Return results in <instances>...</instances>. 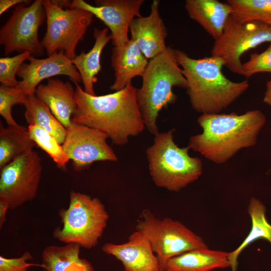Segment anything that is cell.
<instances>
[{"instance_id":"cell-5","label":"cell","mask_w":271,"mask_h":271,"mask_svg":"<svg viewBox=\"0 0 271 271\" xmlns=\"http://www.w3.org/2000/svg\"><path fill=\"white\" fill-rule=\"evenodd\" d=\"M189 150L174 142L173 130L155 135L146 155L150 175L157 186L178 192L199 178L203 172L202 162L191 157Z\"/></svg>"},{"instance_id":"cell-35","label":"cell","mask_w":271,"mask_h":271,"mask_svg":"<svg viewBox=\"0 0 271 271\" xmlns=\"http://www.w3.org/2000/svg\"><path fill=\"white\" fill-rule=\"evenodd\" d=\"M263 102L271 107V80L266 82V88L263 97Z\"/></svg>"},{"instance_id":"cell-17","label":"cell","mask_w":271,"mask_h":271,"mask_svg":"<svg viewBox=\"0 0 271 271\" xmlns=\"http://www.w3.org/2000/svg\"><path fill=\"white\" fill-rule=\"evenodd\" d=\"M148 60L131 38L123 46L113 47L111 65L115 78L110 89L114 92L120 90L133 78L142 77L148 64Z\"/></svg>"},{"instance_id":"cell-4","label":"cell","mask_w":271,"mask_h":271,"mask_svg":"<svg viewBox=\"0 0 271 271\" xmlns=\"http://www.w3.org/2000/svg\"><path fill=\"white\" fill-rule=\"evenodd\" d=\"M179 66L175 49L167 46L150 60L142 76V86L137 89V103L145 127L154 136L159 132L157 120L159 112L177 99L173 87L187 88Z\"/></svg>"},{"instance_id":"cell-16","label":"cell","mask_w":271,"mask_h":271,"mask_svg":"<svg viewBox=\"0 0 271 271\" xmlns=\"http://www.w3.org/2000/svg\"><path fill=\"white\" fill-rule=\"evenodd\" d=\"M160 3L159 0H154L150 14L134 18L129 26L131 38L147 59H151L167 47L165 40L168 33L160 14Z\"/></svg>"},{"instance_id":"cell-24","label":"cell","mask_w":271,"mask_h":271,"mask_svg":"<svg viewBox=\"0 0 271 271\" xmlns=\"http://www.w3.org/2000/svg\"><path fill=\"white\" fill-rule=\"evenodd\" d=\"M24 105L26 121L29 125H36L52 134L62 145L67 129L60 123L47 105L39 100L35 94L26 97Z\"/></svg>"},{"instance_id":"cell-11","label":"cell","mask_w":271,"mask_h":271,"mask_svg":"<svg viewBox=\"0 0 271 271\" xmlns=\"http://www.w3.org/2000/svg\"><path fill=\"white\" fill-rule=\"evenodd\" d=\"M41 159L33 150L15 159L1 170L0 201L13 210L37 196L42 173Z\"/></svg>"},{"instance_id":"cell-10","label":"cell","mask_w":271,"mask_h":271,"mask_svg":"<svg viewBox=\"0 0 271 271\" xmlns=\"http://www.w3.org/2000/svg\"><path fill=\"white\" fill-rule=\"evenodd\" d=\"M45 17L42 0H36L28 6H16L0 29V44L5 55L29 52L34 57L43 55L45 49L39 40L38 32Z\"/></svg>"},{"instance_id":"cell-22","label":"cell","mask_w":271,"mask_h":271,"mask_svg":"<svg viewBox=\"0 0 271 271\" xmlns=\"http://www.w3.org/2000/svg\"><path fill=\"white\" fill-rule=\"evenodd\" d=\"M36 145L28 128L18 124L5 127L0 125V169L15 159L33 150Z\"/></svg>"},{"instance_id":"cell-20","label":"cell","mask_w":271,"mask_h":271,"mask_svg":"<svg viewBox=\"0 0 271 271\" xmlns=\"http://www.w3.org/2000/svg\"><path fill=\"white\" fill-rule=\"evenodd\" d=\"M229 252L196 249L173 257L166 263L164 271H211L231 267Z\"/></svg>"},{"instance_id":"cell-32","label":"cell","mask_w":271,"mask_h":271,"mask_svg":"<svg viewBox=\"0 0 271 271\" xmlns=\"http://www.w3.org/2000/svg\"><path fill=\"white\" fill-rule=\"evenodd\" d=\"M65 271H94V269L88 260L80 258L78 261L72 263Z\"/></svg>"},{"instance_id":"cell-9","label":"cell","mask_w":271,"mask_h":271,"mask_svg":"<svg viewBox=\"0 0 271 271\" xmlns=\"http://www.w3.org/2000/svg\"><path fill=\"white\" fill-rule=\"evenodd\" d=\"M266 42H271L270 25L259 21L242 22L231 15L222 35L215 40L211 56L221 59L231 72L243 76L241 56Z\"/></svg>"},{"instance_id":"cell-6","label":"cell","mask_w":271,"mask_h":271,"mask_svg":"<svg viewBox=\"0 0 271 271\" xmlns=\"http://www.w3.org/2000/svg\"><path fill=\"white\" fill-rule=\"evenodd\" d=\"M62 226L56 228L54 237L65 243H76L86 249L97 244L105 228L108 214L97 198L74 191L70 193L67 209L59 211Z\"/></svg>"},{"instance_id":"cell-18","label":"cell","mask_w":271,"mask_h":271,"mask_svg":"<svg viewBox=\"0 0 271 271\" xmlns=\"http://www.w3.org/2000/svg\"><path fill=\"white\" fill-rule=\"evenodd\" d=\"M35 95L66 129L70 126L77 104L75 89L69 82L50 78L47 84L37 87Z\"/></svg>"},{"instance_id":"cell-19","label":"cell","mask_w":271,"mask_h":271,"mask_svg":"<svg viewBox=\"0 0 271 271\" xmlns=\"http://www.w3.org/2000/svg\"><path fill=\"white\" fill-rule=\"evenodd\" d=\"M185 4L190 18L215 40L222 35L226 22L233 13L229 3L218 0H186Z\"/></svg>"},{"instance_id":"cell-1","label":"cell","mask_w":271,"mask_h":271,"mask_svg":"<svg viewBox=\"0 0 271 271\" xmlns=\"http://www.w3.org/2000/svg\"><path fill=\"white\" fill-rule=\"evenodd\" d=\"M76 109L72 121L98 129L112 143L123 146L129 137L146 128L137 100V89L129 83L123 89L97 96L86 93L75 84Z\"/></svg>"},{"instance_id":"cell-12","label":"cell","mask_w":271,"mask_h":271,"mask_svg":"<svg viewBox=\"0 0 271 271\" xmlns=\"http://www.w3.org/2000/svg\"><path fill=\"white\" fill-rule=\"evenodd\" d=\"M104 132L72 121L67 128L62 147L73 169L77 172L88 168L94 162L117 160L114 151L107 144Z\"/></svg>"},{"instance_id":"cell-8","label":"cell","mask_w":271,"mask_h":271,"mask_svg":"<svg viewBox=\"0 0 271 271\" xmlns=\"http://www.w3.org/2000/svg\"><path fill=\"white\" fill-rule=\"evenodd\" d=\"M137 230L150 241L157 254L160 271L169 259L185 252L208 246L203 239L181 222L170 218L158 219L148 210L143 213Z\"/></svg>"},{"instance_id":"cell-13","label":"cell","mask_w":271,"mask_h":271,"mask_svg":"<svg viewBox=\"0 0 271 271\" xmlns=\"http://www.w3.org/2000/svg\"><path fill=\"white\" fill-rule=\"evenodd\" d=\"M144 0H95L91 5L83 0H74L70 8H79L91 13L102 21L111 32L114 47L125 44L132 21L142 16L140 10Z\"/></svg>"},{"instance_id":"cell-15","label":"cell","mask_w":271,"mask_h":271,"mask_svg":"<svg viewBox=\"0 0 271 271\" xmlns=\"http://www.w3.org/2000/svg\"><path fill=\"white\" fill-rule=\"evenodd\" d=\"M106 253L119 260L124 271H160L158 259L147 237L137 230L124 243H107L102 247Z\"/></svg>"},{"instance_id":"cell-2","label":"cell","mask_w":271,"mask_h":271,"mask_svg":"<svg viewBox=\"0 0 271 271\" xmlns=\"http://www.w3.org/2000/svg\"><path fill=\"white\" fill-rule=\"evenodd\" d=\"M266 121L259 110L238 114H202L197 122L201 133L190 138L188 147L217 164L226 162L239 150L254 146Z\"/></svg>"},{"instance_id":"cell-3","label":"cell","mask_w":271,"mask_h":271,"mask_svg":"<svg viewBox=\"0 0 271 271\" xmlns=\"http://www.w3.org/2000/svg\"><path fill=\"white\" fill-rule=\"evenodd\" d=\"M187 82V93L192 108L202 114L220 113L249 87L247 80L234 82L222 71L223 61L214 56L194 59L175 50Z\"/></svg>"},{"instance_id":"cell-26","label":"cell","mask_w":271,"mask_h":271,"mask_svg":"<svg viewBox=\"0 0 271 271\" xmlns=\"http://www.w3.org/2000/svg\"><path fill=\"white\" fill-rule=\"evenodd\" d=\"M232 15L244 22L259 21L271 25V0H227Z\"/></svg>"},{"instance_id":"cell-14","label":"cell","mask_w":271,"mask_h":271,"mask_svg":"<svg viewBox=\"0 0 271 271\" xmlns=\"http://www.w3.org/2000/svg\"><path fill=\"white\" fill-rule=\"evenodd\" d=\"M28 63H23L17 76L22 79L15 89L23 97L35 94L40 83L57 75H65L75 84L81 81L80 74L72 60L63 52H55L48 57L39 59L30 56Z\"/></svg>"},{"instance_id":"cell-21","label":"cell","mask_w":271,"mask_h":271,"mask_svg":"<svg viewBox=\"0 0 271 271\" xmlns=\"http://www.w3.org/2000/svg\"><path fill=\"white\" fill-rule=\"evenodd\" d=\"M108 29H95L93 37L95 42L92 49L87 53L82 52L72 60V62L78 70L84 91L90 95H96L94 84L97 81L96 75L101 70L100 56L106 45L111 40L108 34Z\"/></svg>"},{"instance_id":"cell-33","label":"cell","mask_w":271,"mask_h":271,"mask_svg":"<svg viewBox=\"0 0 271 271\" xmlns=\"http://www.w3.org/2000/svg\"><path fill=\"white\" fill-rule=\"evenodd\" d=\"M29 1L26 0H1L0 1V15L14 6L27 3Z\"/></svg>"},{"instance_id":"cell-29","label":"cell","mask_w":271,"mask_h":271,"mask_svg":"<svg viewBox=\"0 0 271 271\" xmlns=\"http://www.w3.org/2000/svg\"><path fill=\"white\" fill-rule=\"evenodd\" d=\"M26 97L21 96L14 88L0 86V114L8 125L19 124L12 116V108L16 104H24Z\"/></svg>"},{"instance_id":"cell-23","label":"cell","mask_w":271,"mask_h":271,"mask_svg":"<svg viewBox=\"0 0 271 271\" xmlns=\"http://www.w3.org/2000/svg\"><path fill=\"white\" fill-rule=\"evenodd\" d=\"M251 220L250 231L243 242L233 251L229 252V259L232 271H236L239 255L248 245L254 241L263 238L271 244V224L265 217V207L258 199L252 197L247 208Z\"/></svg>"},{"instance_id":"cell-31","label":"cell","mask_w":271,"mask_h":271,"mask_svg":"<svg viewBox=\"0 0 271 271\" xmlns=\"http://www.w3.org/2000/svg\"><path fill=\"white\" fill-rule=\"evenodd\" d=\"M33 258L31 253L26 251L19 257L7 258L3 255L0 256V271H29L28 267L31 266H39L42 265L28 262Z\"/></svg>"},{"instance_id":"cell-27","label":"cell","mask_w":271,"mask_h":271,"mask_svg":"<svg viewBox=\"0 0 271 271\" xmlns=\"http://www.w3.org/2000/svg\"><path fill=\"white\" fill-rule=\"evenodd\" d=\"M28 128L36 145L49 155L58 168L66 170L70 160L58 140L50 132L37 125H29Z\"/></svg>"},{"instance_id":"cell-25","label":"cell","mask_w":271,"mask_h":271,"mask_svg":"<svg viewBox=\"0 0 271 271\" xmlns=\"http://www.w3.org/2000/svg\"><path fill=\"white\" fill-rule=\"evenodd\" d=\"M80 247L79 244L73 243L46 247L42 254V267L45 271H65L72 263L80 259Z\"/></svg>"},{"instance_id":"cell-7","label":"cell","mask_w":271,"mask_h":271,"mask_svg":"<svg viewBox=\"0 0 271 271\" xmlns=\"http://www.w3.org/2000/svg\"><path fill=\"white\" fill-rule=\"evenodd\" d=\"M47 20L46 32L41 44L50 56L63 52L71 60L76 56V49L91 24L93 15L79 8L64 9L49 0H42Z\"/></svg>"},{"instance_id":"cell-30","label":"cell","mask_w":271,"mask_h":271,"mask_svg":"<svg viewBox=\"0 0 271 271\" xmlns=\"http://www.w3.org/2000/svg\"><path fill=\"white\" fill-rule=\"evenodd\" d=\"M242 70L247 78L260 72L271 73V42L263 52L251 54L249 60L242 63Z\"/></svg>"},{"instance_id":"cell-34","label":"cell","mask_w":271,"mask_h":271,"mask_svg":"<svg viewBox=\"0 0 271 271\" xmlns=\"http://www.w3.org/2000/svg\"><path fill=\"white\" fill-rule=\"evenodd\" d=\"M9 207L6 202L0 201V228H2L6 221V214Z\"/></svg>"},{"instance_id":"cell-28","label":"cell","mask_w":271,"mask_h":271,"mask_svg":"<svg viewBox=\"0 0 271 271\" xmlns=\"http://www.w3.org/2000/svg\"><path fill=\"white\" fill-rule=\"evenodd\" d=\"M31 55L29 52H24L13 57L0 58V82L2 85L15 88L19 81L16 77L24 62Z\"/></svg>"}]
</instances>
